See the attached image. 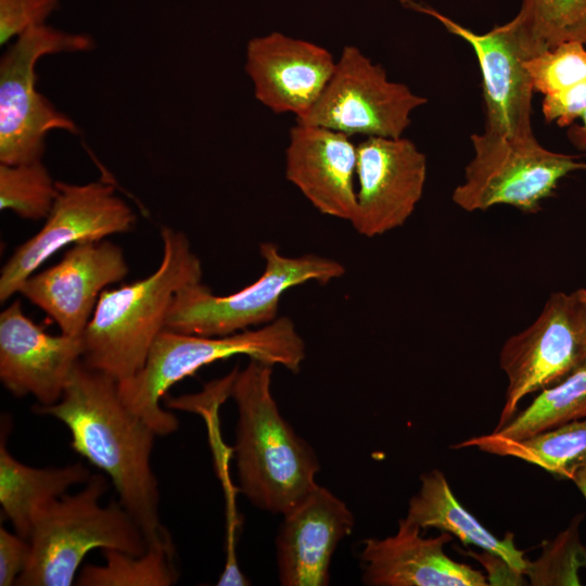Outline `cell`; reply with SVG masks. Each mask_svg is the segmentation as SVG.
Wrapping results in <instances>:
<instances>
[{
    "instance_id": "cell-6",
    "label": "cell",
    "mask_w": 586,
    "mask_h": 586,
    "mask_svg": "<svg viewBox=\"0 0 586 586\" xmlns=\"http://www.w3.org/2000/svg\"><path fill=\"white\" fill-rule=\"evenodd\" d=\"M265 260L260 277L242 290L218 296L201 281L180 289L171 303L165 329L203 336H225L277 319L282 294L307 281L327 284L345 267L332 258L306 254L290 257L277 244L259 246Z\"/></svg>"
},
{
    "instance_id": "cell-32",
    "label": "cell",
    "mask_w": 586,
    "mask_h": 586,
    "mask_svg": "<svg viewBox=\"0 0 586 586\" xmlns=\"http://www.w3.org/2000/svg\"><path fill=\"white\" fill-rule=\"evenodd\" d=\"M583 123L573 125L568 130V138L578 150L586 151V112L582 115Z\"/></svg>"
},
{
    "instance_id": "cell-10",
    "label": "cell",
    "mask_w": 586,
    "mask_h": 586,
    "mask_svg": "<svg viewBox=\"0 0 586 586\" xmlns=\"http://www.w3.org/2000/svg\"><path fill=\"white\" fill-rule=\"evenodd\" d=\"M355 46H345L333 74L309 112L296 123L326 127L349 137H403L411 113L426 103Z\"/></svg>"
},
{
    "instance_id": "cell-20",
    "label": "cell",
    "mask_w": 586,
    "mask_h": 586,
    "mask_svg": "<svg viewBox=\"0 0 586 586\" xmlns=\"http://www.w3.org/2000/svg\"><path fill=\"white\" fill-rule=\"evenodd\" d=\"M420 488L409 500L405 519L421 530L437 528L456 536L464 545H474L502 558L525 574L528 561L512 533L504 538L493 535L456 499L446 476L437 469L420 477Z\"/></svg>"
},
{
    "instance_id": "cell-24",
    "label": "cell",
    "mask_w": 586,
    "mask_h": 586,
    "mask_svg": "<svg viewBox=\"0 0 586 586\" xmlns=\"http://www.w3.org/2000/svg\"><path fill=\"white\" fill-rule=\"evenodd\" d=\"M103 565H84L75 581L78 586H171L178 582L175 548L169 532L163 531L148 543L142 555L105 549Z\"/></svg>"
},
{
    "instance_id": "cell-11",
    "label": "cell",
    "mask_w": 586,
    "mask_h": 586,
    "mask_svg": "<svg viewBox=\"0 0 586 586\" xmlns=\"http://www.w3.org/2000/svg\"><path fill=\"white\" fill-rule=\"evenodd\" d=\"M56 187L58 196L42 228L21 244L1 268V303L18 293L23 283L60 250L128 232L136 222L132 209L109 183L56 181Z\"/></svg>"
},
{
    "instance_id": "cell-3",
    "label": "cell",
    "mask_w": 586,
    "mask_h": 586,
    "mask_svg": "<svg viewBox=\"0 0 586 586\" xmlns=\"http://www.w3.org/2000/svg\"><path fill=\"white\" fill-rule=\"evenodd\" d=\"M163 256L144 279L104 290L82 334V361L117 382L130 379L145 364L176 293L201 281L202 265L187 235L168 227L161 230Z\"/></svg>"
},
{
    "instance_id": "cell-2",
    "label": "cell",
    "mask_w": 586,
    "mask_h": 586,
    "mask_svg": "<svg viewBox=\"0 0 586 586\" xmlns=\"http://www.w3.org/2000/svg\"><path fill=\"white\" fill-rule=\"evenodd\" d=\"M272 367L250 358L234 370L229 394L238 410L233 450L240 489L254 506L283 515L317 485L320 466L279 411L270 390Z\"/></svg>"
},
{
    "instance_id": "cell-5",
    "label": "cell",
    "mask_w": 586,
    "mask_h": 586,
    "mask_svg": "<svg viewBox=\"0 0 586 586\" xmlns=\"http://www.w3.org/2000/svg\"><path fill=\"white\" fill-rule=\"evenodd\" d=\"M107 488L103 474H91L82 489L64 494L37 512L28 537L30 557L16 585H73L92 549L136 556L146 550L142 530L119 500L100 505Z\"/></svg>"
},
{
    "instance_id": "cell-16",
    "label": "cell",
    "mask_w": 586,
    "mask_h": 586,
    "mask_svg": "<svg viewBox=\"0 0 586 586\" xmlns=\"http://www.w3.org/2000/svg\"><path fill=\"white\" fill-rule=\"evenodd\" d=\"M399 2L408 9L436 18L449 33L461 37L472 47L483 78L485 131L510 139L534 136V88L523 60L513 49L501 25L485 34H475L425 4L412 0Z\"/></svg>"
},
{
    "instance_id": "cell-18",
    "label": "cell",
    "mask_w": 586,
    "mask_h": 586,
    "mask_svg": "<svg viewBox=\"0 0 586 586\" xmlns=\"http://www.w3.org/2000/svg\"><path fill=\"white\" fill-rule=\"evenodd\" d=\"M357 145L351 137L296 123L285 150V178L321 214L351 221L356 208Z\"/></svg>"
},
{
    "instance_id": "cell-31",
    "label": "cell",
    "mask_w": 586,
    "mask_h": 586,
    "mask_svg": "<svg viewBox=\"0 0 586 586\" xmlns=\"http://www.w3.org/2000/svg\"><path fill=\"white\" fill-rule=\"evenodd\" d=\"M30 557V543L17 533L0 528V586L16 585Z\"/></svg>"
},
{
    "instance_id": "cell-13",
    "label": "cell",
    "mask_w": 586,
    "mask_h": 586,
    "mask_svg": "<svg viewBox=\"0 0 586 586\" xmlns=\"http://www.w3.org/2000/svg\"><path fill=\"white\" fill-rule=\"evenodd\" d=\"M128 271L118 245L105 239L78 243L58 264L31 275L18 293L49 315L61 333L82 336L104 288Z\"/></svg>"
},
{
    "instance_id": "cell-26",
    "label": "cell",
    "mask_w": 586,
    "mask_h": 586,
    "mask_svg": "<svg viewBox=\"0 0 586 586\" xmlns=\"http://www.w3.org/2000/svg\"><path fill=\"white\" fill-rule=\"evenodd\" d=\"M56 181L40 161L0 164V208L24 219L47 218L58 196Z\"/></svg>"
},
{
    "instance_id": "cell-29",
    "label": "cell",
    "mask_w": 586,
    "mask_h": 586,
    "mask_svg": "<svg viewBox=\"0 0 586 586\" xmlns=\"http://www.w3.org/2000/svg\"><path fill=\"white\" fill-rule=\"evenodd\" d=\"M61 0H0V43L46 24Z\"/></svg>"
},
{
    "instance_id": "cell-25",
    "label": "cell",
    "mask_w": 586,
    "mask_h": 586,
    "mask_svg": "<svg viewBox=\"0 0 586 586\" xmlns=\"http://www.w3.org/2000/svg\"><path fill=\"white\" fill-rule=\"evenodd\" d=\"M586 418V366L540 391L535 399L495 433L523 438Z\"/></svg>"
},
{
    "instance_id": "cell-23",
    "label": "cell",
    "mask_w": 586,
    "mask_h": 586,
    "mask_svg": "<svg viewBox=\"0 0 586 586\" xmlns=\"http://www.w3.org/2000/svg\"><path fill=\"white\" fill-rule=\"evenodd\" d=\"M501 28L523 61L569 41L586 47V0H522Z\"/></svg>"
},
{
    "instance_id": "cell-27",
    "label": "cell",
    "mask_w": 586,
    "mask_h": 586,
    "mask_svg": "<svg viewBox=\"0 0 586 586\" xmlns=\"http://www.w3.org/2000/svg\"><path fill=\"white\" fill-rule=\"evenodd\" d=\"M582 519L576 515L552 542L545 544L538 560L528 561L525 574L532 585H581L578 570L586 568V547L578 532Z\"/></svg>"
},
{
    "instance_id": "cell-28",
    "label": "cell",
    "mask_w": 586,
    "mask_h": 586,
    "mask_svg": "<svg viewBox=\"0 0 586 586\" xmlns=\"http://www.w3.org/2000/svg\"><path fill=\"white\" fill-rule=\"evenodd\" d=\"M534 91L544 95L561 91L586 79V47L569 41L523 61Z\"/></svg>"
},
{
    "instance_id": "cell-1",
    "label": "cell",
    "mask_w": 586,
    "mask_h": 586,
    "mask_svg": "<svg viewBox=\"0 0 586 586\" xmlns=\"http://www.w3.org/2000/svg\"><path fill=\"white\" fill-rule=\"evenodd\" d=\"M34 410L66 425L73 450L111 479L119 502L148 543L154 539L164 528L158 483L151 463L157 435L124 404L118 382L80 360L61 399L50 406L37 405Z\"/></svg>"
},
{
    "instance_id": "cell-15",
    "label": "cell",
    "mask_w": 586,
    "mask_h": 586,
    "mask_svg": "<svg viewBox=\"0 0 586 586\" xmlns=\"http://www.w3.org/2000/svg\"><path fill=\"white\" fill-rule=\"evenodd\" d=\"M335 62L328 49L279 31L250 39L245 51L257 101L273 113H292L296 120L315 105Z\"/></svg>"
},
{
    "instance_id": "cell-19",
    "label": "cell",
    "mask_w": 586,
    "mask_h": 586,
    "mask_svg": "<svg viewBox=\"0 0 586 586\" xmlns=\"http://www.w3.org/2000/svg\"><path fill=\"white\" fill-rule=\"evenodd\" d=\"M453 535L422 537L421 528L405 518L397 532L368 538L360 552L362 581L370 586H487L479 570L450 559L444 551Z\"/></svg>"
},
{
    "instance_id": "cell-7",
    "label": "cell",
    "mask_w": 586,
    "mask_h": 586,
    "mask_svg": "<svg viewBox=\"0 0 586 586\" xmlns=\"http://www.w3.org/2000/svg\"><path fill=\"white\" fill-rule=\"evenodd\" d=\"M86 34L47 24L18 36L0 61V164L40 161L44 139L58 129L77 133L76 124L36 90V63L43 55L92 49Z\"/></svg>"
},
{
    "instance_id": "cell-30",
    "label": "cell",
    "mask_w": 586,
    "mask_h": 586,
    "mask_svg": "<svg viewBox=\"0 0 586 586\" xmlns=\"http://www.w3.org/2000/svg\"><path fill=\"white\" fill-rule=\"evenodd\" d=\"M542 111L547 122L570 126L586 112V79L544 97Z\"/></svg>"
},
{
    "instance_id": "cell-34",
    "label": "cell",
    "mask_w": 586,
    "mask_h": 586,
    "mask_svg": "<svg viewBox=\"0 0 586 586\" xmlns=\"http://www.w3.org/2000/svg\"><path fill=\"white\" fill-rule=\"evenodd\" d=\"M577 293L581 300L586 304V289H579L577 290Z\"/></svg>"
},
{
    "instance_id": "cell-17",
    "label": "cell",
    "mask_w": 586,
    "mask_h": 586,
    "mask_svg": "<svg viewBox=\"0 0 586 586\" xmlns=\"http://www.w3.org/2000/svg\"><path fill=\"white\" fill-rule=\"evenodd\" d=\"M346 504L318 484L283 514L276 540L279 581L283 586H326L339 543L353 532Z\"/></svg>"
},
{
    "instance_id": "cell-4",
    "label": "cell",
    "mask_w": 586,
    "mask_h": 586,
    "mask_svg": "<svg viewBox=\"0 0 586 586\" xmlns=\"http://www.w3.org/2000/svg\"><path fill=\"white\" fill-rule=\"evenodd\" d=\"M235 355H245L271 366L279 365L297 373L305 359V343L288 317L225 336L164 329L153 342L142 369L130 379L118 382L119 396L157 436L169 435L178 429L179 421L161 406L165 393L202 367Z\"/></svg>"
},
{
    "instance_id": "cell-9",
    "label": "cell",
    "mask_w": 586,
    "mask_h": 586,
    "mask_svg": "<svg viewBox=\"0 0 586 586\" xmlns=\"http://www.w3.org/2000/svg\"><path fill=\"white\" fill-rule=\"evenodd\" d=\"M499 364L508 384L494 431L514 417L526 395L586 366V304L577 291L552 293L535 321L505 342Z\"/></svg>"
},
{
    "instance_id": "cell-22",
    "label": "cell",
    "mask_w": 586,
    "mask_h": 586,
    "mask_svg": "<svg viewBox=\"0 0 586 586\" xmlns=\"http://www.w3.org/2000/svg\"><path fill=\"white\" fill-rule=\"evenodd\" d=\"M480 450L521 459L565 480H573L586 461V418L523 438H508L495 432L471 437L451 448Z\"/></svg>"
},
{
    "instance_id": "cell-8",
    "label": "cell",
    "mask_w": 586,
    "mask_h": 586,
    "mask_svg": "<svg viewBox=\"0 0 586 586\" xmlns=\"http://www.w3.org/2000/svg\"><path fill=\"white\" fill-rule=\"evenodd\" d=\"M471 142L474 156L451 195L467 212L505 204L536 213L563 177L586 170L578 156L550 151L535 136L510 139L484 130L473 133Z\"/></svg>"
},
{
    "instance_id": "cell-21",
    "label": "cell",
    "mask_w": 586,
    "mask_h": 586,
    "mask_svg": "<svg viewBox=\"0 0 586 586\" xmlns=\"http://www.w3.org/2000/svg\"><path fill=\"white\" fill-rule=\"evenodd\" d=\"M8 423L0 442V504L14 532L28 539L35 515L76 484L91 476L81 462L65 467L35 468L22 463L7 447Z\"/></svg>"
},
{
    "instance_id": "cell-12",
    "label": "cell",
    "mask_w": 586,
    "mask_h": 586,
    "mask_svg": "<svg viewBox=\"0 0 586 586\" xmlns=\"http://www.w3.org/2000/svg\"><path fill=\"white\" fill-rule=\"evenodd\" d=\"M356 208L349 221L373 238L403 226L419 203L426 157L407 138L366 137L357 144Z\"/></svg>"
},
{
    "instance_id": "cell-33",
    "label": "cell",
    "mask_w": 586,
    "mask_h": 586,
    "mask_svg": "<svg viewBox=\"0 0 586 586\" xmlns=\"http://www.w3.org/2000/svg\"><path fill=\"white\" fill-rule=\"evenodd\" d=\"M572 481L586 500V461L577 469Z\"/></svg>"
},
{
    "instance_id": "cell-14",
    "label": "cell",
    "mask_w": 586,
    "mask_h": 586,
    "mask_svg": "<svg viewBox=\"0 0 586 586\" xmlns=\"http://www.w3.org/2000/svg\"><path fill=\"white\" fill-rule=\"evenodd\" d=\"M84 355L82 336L47 333L18 300L0 314V380L13 395H33L39 406L58 403Z\"/></svg>"
}]
</instances>
